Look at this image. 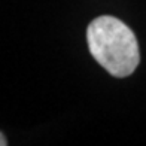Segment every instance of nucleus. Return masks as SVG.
Returning <instances> with one entry per match:
<instances>
[{"instance_id": "nucleus-1", "label": "nucleus", "mask_w": 146, "mask_h": 146, "mask_svg": "<svg viewBox=\"0 0 146 146\" xmlns=\"http://www.w3.org/2000/svg\"><path fill=\"white\" fill-rule=\"evenodd\" d=\"M91 55L112 76H130L140 63L137 39L121 19L103 15L92 19L87 29Z\"/></svg>"}, {"instance_id": "nucleus-2", "label": "nucleus", "mask_w": 146, "mask_h": 146, "mask_svg": "<svg viewBox=\"0 0 146 146\" xmlns=\"http://www.w3.org/2000/svg\"><path fill=\"white\" fill-rule=\"evenodd\" d=\"M0 145H2V146H5V145H8V140H6V139H5V136H3V134L0 136Z\"/></svg>"}]
</instances>
